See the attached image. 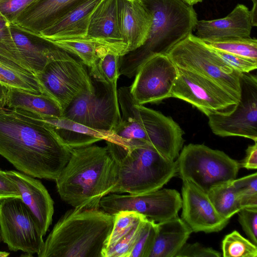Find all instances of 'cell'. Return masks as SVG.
I'll list each match as a JSON object with an SVG mask.
<instances>
[{
    "label": "cell",
    "mask_w": 257,
    "mask_h": 257,
    "mask_svg": "<svg viewBox=\"0 0 257 257\" xmlns=\"http://www.w3.org/2000/svg\"><path fill=\"white\" fill-rule=\"evenodd\" d=\"M71 150L38 115L0 107V155L19 171L55 181L68 162Z\"/></svg>",
    "instance_id": "1"
},
{
    "label": "cell",
    "mask_w": 257,
    "mask_h": 257,
    "mask_svg": "<svg viewBox=\"0 0 257 257\" xmlns=\"http://www.w3.org/2000/svg\"><path fill=\"white\" fill-rule=\"evenodd\" d=\"M119 163L107 146L73 148L70 159L55 180L61 199L77 208H99L118 180Z\"/></svg>",
    "instance_id": "2"
},
{
    "label": "cell",
    "mask_w": 257,
    "mask_h": 257,
    "mask_svg": "<svg viewBox=\"0 0 257 257\" xmlns=\"http://www.w3.org/2000/svg\"><path fill=\"white\" fill-rule=\"evenodd\" d=\"M113 215L100 208L67 211L44 240L39 257H102Z\"/></svg>",
    "instance_id": "3"
},
{
    "label": "cell",
    "mask_w": 257,
    "mask_h": 257,
    "mask_svg": "<svg viewBox=\"0 0 257 257\" xmlns=\"http://www.w3.org/2000/svg\"><path fill=\"white\" fill-rule=\"evenodd\" d=\"M152 16L146 42L121 56L119 74L129 78L151 57L166 54L177 43L195 30L197 15L192 6L183 0H141Z\"/></svg>",
    "instance_id": "4"
},
{
    "label": "cell",
    "mask_w": 257,
    "mask_h": 257,
    "mask_svg": "<svg viewBox=\"0 0 257 257\" xmlns=\"http://www.w3.org/2000/svg\"><path fill=\"white\" fill-rule=\"evenodd\" d=\"M121 118L113 132L126 141L151 146L167 158L175 161L184 142L183 131L171 117L137 104L130 87L117 89Z\"/></svg>",
    "instance_id": "5"
},
{
    "label": "cell",
    "mask_w": 257,
    "mask_h": 257,
    "mask_svg": "<svg viewBox=\"0 0 257 257\" xmlns=\"http://www.w3.org/2000/svg\"><path fill=\"white\" fill-rule=\"evenodd\" d=\"M119 163L118 180L111 193L139 195L161 189L177 175V165L145 144L124 147L106 142Z\"/></svg>",
    "instance_id": "6"
},
{
    "label": "cell",
    "mask_w": 257,
    "mask_h": 257,
    "mask_svg": "<svg viewBox=\"0 0 257 257\" xmlns=\"http://www.w3.org/2000/svg\"><path fill=\"white\" fill-rule=\"evenodd\" d=\"M178 68L216 82L239 100L240 73L229 65L205 42L191 33L166 54Z\"/></svg>",
    "instance_id": "7"
},
{
    "label": "cell",
    "mask_w": 257,
    "mask_h": 257,
    "mask_svg": "<svg viewBox=\"0 0 257 257\" xmlns=\"http://www.w3.org/2000/svg\"><path fill=\"white\" fill-rule=\"evenodd\" d=\"M175 161L177 174L207 193L212 188L235 179L241 167L238 161L221 151L202 144H190Z\"/></svg>",
    "instance_id": "8"
},
{
    "label": "cell",
    "mask_w": 257,
    "mask_h": 257,
    "mask_svg": "<svg viewBox=\"0 0 257 257\" xmlns=\"http://www.w3.org/2000/svg\"><path fill=\"white\" fill-rule=\"evenodd\" d=\"M0 234L11 251L32 255L40 251L44 235L40 224L21 199L0 200Z\"/></svg>",
    "instance_id": "9"
},
{
    "label": "cell",
    "mask_w": 257,
    "mask_h": 257,
    "mask_svg": "<svg viewBox=\"0 0 257 257\" xmlns=\"http://www.w3.org/2000/svg\"><path fill=\"white\" fill-rule=\"evenodd\" d=\"M171 97L187 102L207 116L228 115L239 101L230 92L212 80L178 67Z\"/></svg>",
    "instance_id": "10"
},
{
    "label": "cell",
    "mask_w": 257,
    "mask_h": 257,
    "mask_svg": "<svg viewBox=\"0 0 257 257\" xmlns=\"http://www.w3.org/2000/svg\"><path fill=\"white\" fill-rule=\"evenodd\" d=\"M35 76L43 93L55 100L63 111L78 95L95 91L83 63L74 58L51 62Z\"/></svg>",
    "instance_id": "11"
},
{
    "label": "cell",
    "mask_w": 257,
    "mask_h": 257,
    "mask_svg": "<svg viewBox=\"0 0 257 257\" xmlns=\"http://www.w3.org/2000/svg\"><path fill=\"white\" fill-rule=\"evenodd\" d=\"M181 206L182 198L179 192L167 188L139 195L110 193L99 203V208L109 214L132 211L156 223L178 216Z\"/></svg>",
    "instance_id": "12"
},
{
    "label": "cell",
    "mask_w": 257,
    "mask_h": 257,
    "mask_svg": "<svg viewBox=\"0 0 257 257\" xmlns=\"http://www.w3.org/2000/svg\"><path fill=\"white\" fill-rule=\"evenodd\" d=\"M240 96L234 110L228 115H207L212 132L222 137L237 136L257 142V77L242 73Z\"/></svg>",
    "instance_id": "13"
},
{
    "label": "cell",
    "mask_w": 257,
    "mask_h": 257,
    "mask_svg": "<svg viewBox=\"0 0 257 257\" xmlns=\"http://www.w3.org/2000/svg\"><path fill=\"white\" fill-rule=\"evenodd\" d=\"M178 67L167 54L154 56L139 68L130 91L139 105L155 103L171 97Z\"/></svg>",
    "instance_id": "14"
},
{
    "label": "cell",
    "mask_w": 257,
    "mask_h": 257,
    "mask_svg": "<svg viewBox=\"0 0 257 257\" xmlns=\"http://www.w3.org/2000/svg\"><path fill=\"white\" fill-rule=\"evenodd\" d=\"M62 116L92 128L113 131L121 118L117 92L104 87L102 93L79 95Z\"/></svg>",
    "instance_id": "15"
},
{
    "label": "cell",
    "mask_w": 257,
    "mask_h": 257,
    "mask_svg": "<svg viewBox=\"0 0 257 257\" xmlns=\"http://www.w3.org/2000/svg\"><path fill=\"white\" fill-rule=\"evenodd\" d=\"M11 33L23 67L36 76L50 62L74 58L40 35L29 31L15 23H10Z\"/></svg>",
    "instance_id": "16"
},
{
    "label": "cell",
    "mask_w": 257,
    "mask_h": 257,
    "mask_svg": "<svg viewBox=\"0 0 257 257\" xmlns=\"http://www.w3.org/2000/svg\"><path fill=\"white\" fill-rule=\"evenodd\" d=\"M181 198V218L192 232H218L229 222L216 211L207 193L193 183L183 182Z\"/></svg>",
    "instance_id": "17"
},
{
    "label": "cell",
    "mask_w": 257,
    "mask_h": 257,
    "mask_svg": "<svg viewBox=\"0 0 257 257\" xmlns=\"http://www.w3.org/2000/svg\"><path fill=\"white\" fill-rule=\"evenodd\" d=\"M123 56L127 46L121 35L117 12V0H101L89 20L86 39Z\"/></svg>",
    "instance_id": "18"
},
{
    "label": "cell",
    "mask_w": 257,
    "mask_h": 257,
    "mask_svg": "<svg viewBox=\"0 0 257 257\" xmlns=\"http://www.w3.org/2000/svg\"><path fill=\"white\" fill-rule=\"evenodd\" d=\"M252 27L250 10L239 4L224 18L198 20L195 36L205 42L249 38Z\"/></svg>",
    "instance_id": "19"
},
{
    "label": "cell",
    "mask_w": 257,
    "mask_h": 257,
    "mask_svg": "<svg viewBox=\"0 0 257 257\" xmlns=\"http://www.w3.org/2000/svg\"><path fill=\"white\" fill-rule=\"evenodd\" d=\"M16 185L23 202L38 220L45 236L51 225L54 201L41 181L19 171H6Z\"/></svg>",
    "instance_id": "20"
},
{
    "label": "cell",
    "mask_w": 257,
    "mask_h": 257,
    "mask_svg": "<svg viewBox=\"0 0 257 257\" xmlns=\"http://www.w3.org/2000/svg\"><path fill=\"white\" fill-rule=\"evenodd\" d=\"M117 12L121 35L128 53L146 42L152 16L141 0H117Z\"/></svg>",
    "instance_id": "21"
},
{
    "label": "cell",
    "mask_w": 257,
    "mask_h": 257,
    "mask_svg": "<svg viewBox=\"0 0 257 257\" xmlns=\"http://www.w3.org/2000/svg\"><path fill=\"white\" fill-rule=\"evenodd\" d=\"M88 0H36L26 8L14 22L39 35L66 14Z\"/></svg>",
    "instance_id": "22"
},
{
    "label": "cell",
    "mask_w": 257,
    "mask_h": 257,
    "mask_svg": "<svg viewBox=\"0 0 257 257\" xmlns=\"http://www.w3.org/2000/svg\"><path fill=\"white\" fill-rule=\"evenodd\" d=\"M41 118L52 126L63 143L70 149L91 145L101 140L124 147L128 146L113 131L92 128L63 116Z\"/></svg>",
    "instance_id": "23"
},
{
    "label": "cell",
    "mask_w": 257,
    "mask_h": 257,
    "mask_svg": "<svg viewBox=\"0 0 257 257\" xmlns=\"http://www.w3.org/2000/svg\"><path fill=\"white\" fill-rule=\"evenodd\" d=\"M101 1H87L39 35L49 40H85L90 16Z\"/></svg>",
    "instance_id": "24"
},
{
    "label": "cell",
    "mask_w": 257,
    "mask_h": 257,
    "mask_svg": "<svg viewBox=\"0 0 257 257\" xmlns=\"http://www.w3.org/2000/svg\"><path fill=\"white\" fill-rule=\"evenodd\" d=\"M192 232L178 215L157 223L156 237L149 257H176Z\"/></svg>",
    "instance_id": "25"
},
{
    "label": "cell",
    "mask_w": 257,
    "mask_h": 257,
    "mask_svg": "<svg viewBox=\"0 0 257 257\" xmlns=\"http://www.w3.org/2000/svg\"><path fill=\"white\" fill-rule=\"evenodd\" d=\"M6 106L30 112L41 118L61 117L63 113L57 102L48 95L11 86H9Z\"/></svg>",
    "instance_id": "26"
},
{
    "label": "cell",
    "mask_w": 257,
    "mask_h": 257,
    "mask_svg": "<svg viewBox=\"0 0 257 257\" xmlns=\"http://www.w3.org/2000/svg\"><path fill=\"white\" fill-rule=\"evenodd\" d=\"M207 194L216 211L225 219H230L241 209L238 194L232 181L215 186Z\"/></svg>",
    "instance_id": "27"
},
{
    "label": "cell",
    "mask_w": 257,
    "mask_h": 257,
    "mask_svg": "<svg viewBox=\"0 0 257 257\" xmlns=\"http://www.w3.org/2000/svg\"><path fill=\"white\" fill-rule=\"evenodd\" d=\"M98 53L96 70L92 76L105 87L110 88L117 92L120 56L102 46L99 47Z\"/></svg>",
    "instance_id": "28"
},
{
    "label": "cell",
    "mask_w": 257,
    "mask_h": 257,
    "mask_svg": "<svg viewBox=\"0 0 257 257\" xmlns=\"http://www.w3.org/2000/svg\"><path fill=\"white\" fill-rule=\"evenodd\" d=\"M61 49L77 56L90 70L92 76L95 72L100 46L86 40H49Z\"/></svg>",
    "instance_id": "29"
},
{
    "label": "cell",
    "mask_w": 257,
    "mask_h": 257,
    "mask_svg": "<svg viewBox=\"0 0 257 257\" xmlns=\"http://www.w3.org/2000/svg\"><path fill=\"white\" fill-rule=\"evenodd\" d=\"M0 61L23 72H29L21 64L19 53L11 33L10 23L1 13Z\"/></svg>",
    "instance_id": "30"
},
{
    "label": "cell",
    "mask_w": 257,
    "mask_h": 257,
    "mask_svg": "<svg viewBox=\"0 0 257 257\" xmlns=\"http://www.w3.org/2000/svg\"><path fill=\"white\" fill-rule=\"evenodd\" d=\"M0 81L11 87L22 89L30 92L43 93L36 76L22 72L0 61Z\"/></svg>",
    "instance_id": "31"
},
{
    "label": "cell",
    "mask_w": 257,
    "mask_h": 257,
    "mask_svg": "<svg viewBox=\"0 0 257 257\" xmlns=\"http://www.w3.org/2000/svg\"><path fill=\"white\" fill-rule=\"evenodd\" d=\"M113 215L112 228L105 241L102 252L114 246L126 236L141 219L145 217L136 212L128 210L120 211Z\"/></svg>",
    "instance_id": "32"
},
{
    "label": "cell",
    "mask_w": 257,
    "mask_h": 257,
    "mask_svg": "<svg viewBox=\"0 0 257 257\" xmlns=\"http://www.w3.org/2000/svg\"><path fill=\"white\" fill-rule=\"evenodd\" d=\"M205 42L214 49L257 60V40L255 38H234Z\"/></svg>",
    "instance_id": "33"
},
{
    "label": "cell",
    "mask_w": 257,
    "mask_h": 257,
    "mask_svg": "<svg viewBox=\"0 0 257 257\" xmlns=\"http://www.w3.org/2000/svg\"><path fill=\"white\" fill-rule=\"evenodd\" d=\"M224 257H256L257 246L249 240L234 230L226 235L222 241Z\"/></svg>",
    "instance_id": "34"
},
{
    "label": "cell",
    "mask_w": 257,
    "mask_h": 257,
    "mask_svg": "<svg viewBox=\"0 0 257 257\" xmlns=\"http://www.w3.org/2000/svg\"><path fill=\"white\" fill-rule=\"evenodd\" d=\"M239 198L241 208L257 207V173L232 181Z\"/></svg>",
    "instance_id": "35"
},
{
    "label": "cell",
    "mask_w": 257,
    "mask_h": 257,
    "mask_svg": "<svg viewBox=\"0 0 257 257\" xmlns=\"http://www.w3.org/2000/svg\"><path fill=\"white\" fill-rule=\"evenodd\" d=\"M146 220V217L141 219L126 236L104 251L102 257H129Z\"/></svg>",
    "instance_id": "36"
},
{
    "label": "cell",
    "mask_w": 257,
    "mask_h": 257,
    "mask_svg": "<svg viewBox=\"0 0 257 257\" xmlns=\"http://www.w3.org/2000/svg\"><path fill=\"white\" fill-rule=\"evenodd\" d=\"M157 232V223L146 220L129 257H149Z\"/></svg>",
    "instance_id": "37"
},
{
    "label": "cell",
    "mask_w": 257,
    "mask_h": 257,
    "mask_svg": "<svg viewBox=\"0 0 257 257\" xmlns=\"http://www.w3.org/2000/svg\"><path fill=\"white\" fill-rule=\"evenodd\" d=\"M238 221L249 240L257 245V207H245L238 212Z\"/></svg>",
    "instance_id": "38"
},
{
    "label": "cell",
    "mask_w": 257,
    "mask_h": 257,
    "mask_svg": "<svg viewBox=\"0 0 257 257\" xmlns=\"http://www.w3.org/2000/svg\"><path fill=\"white\" fill-rule=\"evenodd\" d=\"M214 50L229 65L240 73H248L257 68V60Z\"/></svg>",
    "instance_id": "39"
},
{
    "label": "cell",
    "mask_w": 257,
    "mask_h": 257,
    "mask_svg": "<svg viewBox=\"0 0 257 257\" xmlns=\"http://www.w3.org/2000/svg\"><path fill=\"white\" fill-rule=\"evenodd\" d=\"M36 0H0V13L10 23H14L21 13Z\"/></svg>",
    "instance_id": "40"
},
{
    "label": "cell",
    "mask_w": 257,
    "mask_h": 257,
    "mask_svg": "<svg viewBox=\"0 0 257 257\" xmlns=\"http://www.w3.org/2000/svg\"><path fill=\"white\" fill-rule=\"evenodd\" d=\"M220 252L202 246L198 242L187 243L182 246L176 257H220Z\"/></svg>",
    "instance_id": "41"
},
{
    "label": "cell",
    "mask_w": 257,
    "mask_h": 257,
    "mask_svg": "<svg viewBox=\"0 0 257 257\" xmlns=\"http://www.w3.org/2000/svg\"><path fill=\"white\" fill-rule=\"evenodd\" d=\"M11 197L21 199L16 185L10 178L6 171L0 169V200Z\"/></svg>",
    "instance_id": "42"
},
{
    "label": "cell",
    "mask_w": 257,
    "mask_h": 257,
    "mask_svg": "<svg viewBox=\"0 0 257 257\" xmlns=\"http://www.w3.org/2000/svg\"><path fill=\"white\" fill-rule=\"evenodd\" d=\"M240 164L241 167L248 170L257 169V142L247 147L245 157Z\"/></svg>",
    "instance_id": "43"
},
{
    "label": "cell",
    "mask_w": 257,
    "mask_h": 257,
    "mask_svg": "<svg viewBox=\"0 0 257 257\" xmlns=\"http://www.w3.org/2000/svg\"><path fill=\"white\" fill-rule=\"evenodd\" d=\"M9 86L0 81V107L6 106Z\"/></svg>",
    "instance_id": "44"
},
{
    "label": "cell",
    "mask_w": 257,
    "mask_h": 257,
    "mask_svg": "<svg viewBox=\"0 0 257 257\" xmlns=\"http://www.w3.org/2000/svg\"><path fill=\"white\" fill-rule=\"evenodd\" d=\"M184 2L190 6H193L203 1V0H183Z\"/></svg>",
    "instance_id": "45"
},
{
    "label": "cell",
    "mask_w": 257,
    "mask_h": 257,
    "mask_svg": "<svg viewBox=\"0 0 257 257\" xmlns=\"http://www.w3.org/2000/svg\"><path fill=\"white\" fill-rule=\"evenodd\" d=\"M10 254L9 252L6 251H0V256H8Z\"/></svg>",
    "instance_id": "46"
},
{
    "label": "cell",
    "mask_w": 257,
    "mask_h": 257,
    "mask_svg": "<svg viewBox=\"0 0 257 257\" xmlns=\"http://www.w3.org/2000/svg\"><path fill=\"white\" fill-rule=\"evenodd\" d=\"M252 3L253 6H257V0H250Z\"/></svg>",
    "instance_id": "47"
},
{
    "label": "cell",
    "mask_w": 257,
    "mask_h": 257,
    "mask_svg": "<svg viewBox=\"0 0 257 257\" xmlns=\"http://www.w3.org/2000/svg\"><path fill=\"white\" fill-rule=\"evenodd\" d=\"M1 241H2V238H1V234H0V243Z\"/></svg>",
    "instance_id": "48"
}]
</instances>
